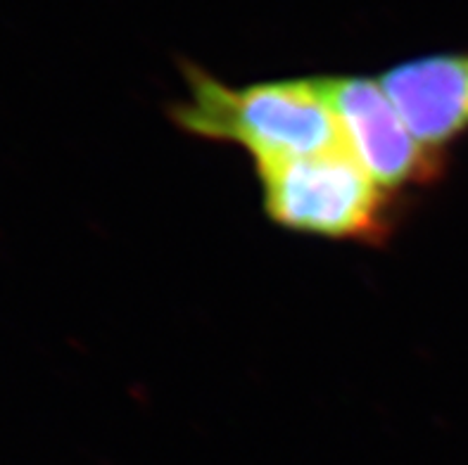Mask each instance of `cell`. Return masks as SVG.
<instances>
[{
	"label": "cell",
	"mask_w": 468,
	"mask_h": 465,
	"mask_svg": "<svg viewBox=\"0 0 468 465\" xmlns=\"http://www.w3.org/2000/svg\"><path fill=\"white\" fill-rule=\"evenodd\" d=\"M184 74L188 93L169 110L184 133L231 143L252 162L343 148L338 119L316 77L231 86L196 65H184Z\"/></svg>",
	"instance_id": "cell-1"
},
{
	"label": "cell",
	"mask_w": 468,
	"mask_h": 465,
	"mask_svg": "<svg viewBox=\"0 0 468 465\" xmlns=\"http://www.w3.org/2000/svg\"><path fill=\"white\" fill-rule=\"evenodd\" d=\"M261 206L273 224L304 236L386 242L395 226V195L380 188L345 148L255 162Z\"/></svg>",
	"instance_id": "cell-2"
},
{
	"label": "cell",
	"mask_w": 468,
	"mask_h": 465,
	"mask_svg": "<svg viewBox=\"0 0 468 465\" xmlns=\"http://www.w3.org/2000/svg\"><path fill=\"white\" fill-rule=\"evenodd\" d=\"M338 119L343 148L388 193L423 188L445 174V153L416 138L380 79L316 77Z\"/></svg>",
	"instance_id": "cell-3"
},
{
	"label": "cell",
	"mask_w": 468,
	"mask_h": 465,
	"mask_svg": "<svg viewBox=\"0 0 468 465\" xmlns=\"http://www.w3.org/2000/svg\"><path fill=\"white\" fill-rule=\"evenodd\" d=\"M378 79L416 138L431 150L445 153L468 133V53L407 59Z\"/></svg>",
	"instance_id": "cell-4"
}]
</instances>
